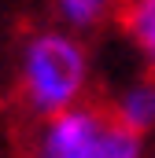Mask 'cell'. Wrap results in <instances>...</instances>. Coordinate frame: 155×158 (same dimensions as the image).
I'll return each mask as SVG.
<instances>
[{"label":"cell","instance_id":"7a4b0ae2","mask_svg":"<svg viewBox=\"0 0 155 158\" xmlns=\"http://www.w3.org/2000/svg\"><path fill=\"white\" fill-rule=\"evenodd\" d=\"M30 158H144V136L107 107L74 103L41 118Z\"/></svg>","mask_w":155,"mask_h":158},{"label":"cell","instance_id":"5b68a950","mask_svg":"<svg viewBox=\"0 0 155 158\" xmlns=\"http://www.w3.org/2000/svg\"><path fill=\"white\" fill-rule=\"evenodd\" d=\"M115 114L126 121L129 129H137V132L144 136L155 125V81H137V85H129V88L118 96Z\"/></svg>","mask_w":155,"mask_h":158},{"label":"cell","instance_id":"3957f363","mask_svg":"<svg viewBox=\"0 0 155 158\" xmlns=\"http://www.w3.org/2000/svg\"><path fill=\"white\" fill-rule=\"evenodd\" d=\"M118 22L133 48L144 55V63L155 70V0H122Z\"/></svg>","mask_w":155,"mask_h":158},{"label":"cell","instance_id":"6da1fadb","mask_svg":"<svg viewBox=\"0 0 155 158\" xmlns=\"http://www.w3.org/2000/svg\"><path fill=\"white\" fill-rule=\"evenodd\" d=\"M89 92V52L70 30H41L19 55V96L33 118H52Z\"/></svg>","mask_w":155,"mask_h":158},{"label":"cell","instance_id":"277c9868","mask_svg":"<svg viewBox=\"0 0 155 158\" xmlns=\"http://www.w3.org/2000/svg\"><path fill=\"white\" fill-rule=\"evenodd\" d=\"M118 7H122V0H55L59 22L74 33H89V30L118 19Z\"/></svg>","mask_w":155,"mask_h":158}]
</instances>
